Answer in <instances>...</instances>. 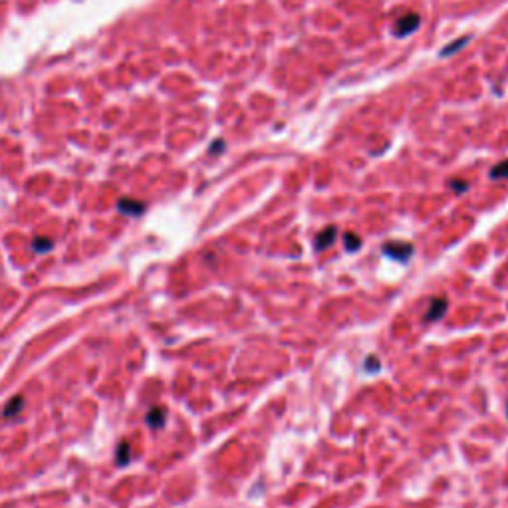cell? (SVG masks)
<instances>
[{
  "label": "cell",
  "mask_w": 508,
  "mask_h": 508,
  "mask_svg": "<svg viewBox=\"0 0 508 508\" xmlns=\"http://www.w3.org/2000/svg\"><path fill=\"white\" fill-rule=\"evenodd\" d=\"M119 210L121 212H127V214H141L143 210H145V205L143 203H139V201H133V199H121L119 201Z\"/></svg>",
  "instance_id": "obj_5"
},
{
  "label": "cell",
  "mask_w": 508,
  "mask_h": 508,
  "mask_svg": "<svg viewBox=\"0 0 508 508\" xmlns=\"http://www.w3.org/2000/svg\"><path fill=\"white\" fill-rule=\"evenodd\" d=\"M383 254L397 262H407L413 256V246L403 240H391L383 244Z\"/></svg>",
  "instance_id": "obj_1"
},
{
  "label": "cell",
  "mask_w": 508,
  "mask_h": 508,
  "mask_svg": "<svg viewBox=\"0 0 508 508\" xmlns=\"http://www.w3.org/2000/svg\"><path fill=\"white\" fill-rule=\"evenodd\" d=\"M377 369H379L377 357H375V355H368V359H366V371H368V373H373V371H377Z\"/></svg>",
  "instance_id": "obj_12"
},
{
  "label": "cell",
  "mask_w": 508,
  "mask_h": 508,
  "mask_svg": "<svg viewBox=\"0 0 508 508\" xmlns=\"http://www.w3.org/2000/svg\"><path fill=\"white\" fill-rule=\"evenodd\" d=\"M127 461H129V443L123 441V443L119 445V449H117V462H119V464H125Z\"/></svg>",
  "instance_id": "obj_11"
},
{
  "label": "cell",
  "mask_w": 508,
  "mask_h": 508,
  "mask_svg": "<svg viewBox=\"0 0 508 508\" xmlns=\"http://www.w3.org/2000/svg\"><path fill=\"white\" fill-rule=\"evenodd\" d=\"M490 177L492 179H508V161H502L496 167H492Z\"/></svg>",
  "instance_id": "obj_9"
},
{
  "label": "cell",
  "mask_w": 508,
  "mask_h": 508,
  "mask_svg": "<svg viewBox=\"0 0 508 508\" xmlns=\"http://www.w3.org/2000/svg\"><path fill=\"white\" fill-rule=\"evenodd\" d=\"M466 40H468V38H461L459 42H455V44H449V46H447V50H443V56H447V54H451V52H457V50H459L462 44H466Z\"/></svg>",
  "instance_id": "obj_13"
},
{
  "label": "cell",
  "mask_w": 508,
  "mask_h": 508,
  "mask_svg": "<svg viewBox=\"0 0 508 508\" xmlns=\"http://www.w3.org/2000/svg\"><path fill=\"white\" fill-rule=\"evenodd\" d=\"M447 312V300L445 298H435L429 306V312L425 314V322H435V320H441Z\"/></svg>",
  "instance_id": "obj_3"
},
{
  "label": "cell",
  "mask_w": 508,
  "mask_h": 508,
  "mask_svg": "<svg viewBox=\"0 0 508 508\" xmlns=\"http://www.w3.org/2000/svg\"><path fill=\"white\" fill-rule=\"evenodd\" d=\"M336 236H338V229L336 227H328V229H323L318 236H316V240H314V244H316V250H323V248H328V246H332L334 244V240H336Z\"/></svg>",
  "instance_id": "obj_4"
},
{
  "label": "cell",
  "mask_w": 508,
  "mask_h": 508,
  "mask_svg": "<svg viewBox=\"0 0 508 508\" xmlns=\"http://www.w3.org/2000/svg\"><path fill=\"white\" fill-rule=\"evenodd\" d=\"M344 242H346V250L347 252H355L359 246H361V238L353 232H346L344 234Z\"/></svg>",
  "instance_id": "obj_8"
},
{
  "label": "cell",
  "mask_w": 508,
  "mask_h": 508,
  "mask_svg": "<svg viewBox=\"0 0 508 508\" xmlns=\"http://www.w3.org/2000/svg\"><path fill=\"white\" fill-rule=\"evenodd\" d=\"M506 413H508V407H506Z\"/></svg>",
  "instance_id": "obj_15"
},
{
  "label": "cell",
  "mask_w": 508,
  "mask_h": 508,
  "mask_svg": "<svg viewBox=\"0 0 508 508\" xmlns=\"http://www.w3.org/2000/svg\"><path fill=\"white\" fill-rule=\"evenodd\" d=\"M451 187H453V189H457L459 193H462V191L466 189V183H462V181H453V183H451Z\"/></svg>",
  "instance_id": "obj_14"
},
{
  "label": "cell",
  "mask_w": 508,
  "mask_h": 508,
  "mask_svg": "<svg viewBox=\"0 0 508 508\" xmlns=\"http://www.w3.org/2000/svg\"><path fill=\"white\" fill-rule=\"evenodd\" d=\"M32 246H34V250H36V252H48V250H52L54 242H52V240H48V238H34Z\"/></svg>",
  "instance_id": "obj_10"
},
{
  "label": "cell",
  "mask_w": 508,
  "mask_h": 508,
  "mask_svg": "<svg viewBox=\"0 0 508 508\" xmlns=\"http://www.w3.org/2000/svg\"><path fill=\"white\" fill-rule=\"evenodd\" d=\"M419 26V16L415 14V12H409V14H405V16H401L397 20V24H395V34L401 38V36H407V34H411L415 28Z\"/></svg>",
  "instance_id": "obj_2"
},
{
  "label": "cell",
  "mask_w": 508,
  "mask_h": 508,
  "mask_svg": "<svg viewBox=\"0 0 508 508\" xmlns=\"http://www.w3.org/2000/svg\"><path fill=\"white\" fill-rule=\"evenodd\" d=\"M165 417H167V409L155 407V409H151V411L147 413V425L153 427V429H159V427H163Z\"/></svg>",
  "instance_id": "obj_6"
},
{
  "label": "cell",
  "mask_w": 508,
  "mask_h": 508,
  "mask_svg": "<svg viewBox=\"0 0 508 508\" xmlns=\"http://www.w3.org/2000/svg\"><path fill=\"white\" fill-rule=\"evenodd\" d=\"M22 403H24L22 395H16V397H12L10 401H8V405L4 407V417H12V415H16V413L22 409Z\"/></svg>",
  "instance_id": "obj_7"
}]
</instances>
